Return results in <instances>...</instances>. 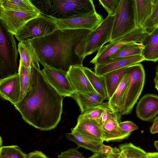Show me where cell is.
<instances>
[{"instance_id":"cell-31","label":"cell","mask_w":158,"mask_h":158,"mask_svg":"<svg viewBox=\"0 0 158 158\" xmlns=\"http://www.w3.org/2000/svg\"><path fill=\"white\" fill-rule=\"evenodd\" d=\"M0 158H27V155L16 145L0 147Z\"/></svg>"},{"instance_id":"cell-21","label":"cell","mask_w":158,"mask_h":158,"mask_svg":"<svg viewBox=\"0 0 158 158\" xmlns=\"http://www.w3.org/2000/svg\"><path fill=\"white\" fill-rule=\"evenodd\" d=\"M69 141L76 143L77 148L80 147L88 149L94 153L100 152L103 141H98L90 139L82 135L77 131L71 130V132L65 134Z\"/></svg>"},{"instance_id":"cell-3","label":"cell","mask_w":158,"mask_h":158,"mask_svg":"<svg viewBox=\"0 0 158 158\" xmlns=\"http://www.w3.org/2000/svg\"><path fill=\"white\" fill-rule=\"evenodd\" d=\"M0 79L18 73V50L14 35L0 23Z\"/></svg>"},{"instance_id":"cell-23","label":"cell","mask_w":158,"mask_h":158,"mask_svg":"<svg viewBox=\"0 0 158 158\" xmlns=\"http://www.w3.org/2000/svg\"><path fill=\"white\" fill-rule=\"evenodd\" d=\"M129 70L124 75L116 90L108 102L110 107L115 112L120 113L123 110V102L129 80Z\"/></svg>"},{"instance_id":"cell-27","label":"cell","mask_w":158,"mask_h":158,"mask_svg":"<svg viewBox=\"0 0 158 158\" xmlns=\"http://www.w3.org/2000/svg\"><path fill=\"white\" fill-rule=\"evenodd\" d=\"M85 73L95 90L105 100L107 99L106 85L103 76L97 75L90 69L84 67Z\"/></svg>"},{"instance_id":"cell-17","label":"cell","mask_w":158,"mask_h":158,"mask_svg":"<svg viewBox=\"0 0 158 158\" xmlns=\"http://www.w3.org/2000/svg\"><path fill=\"white\" fill-rule=\"evenodd\" d=\"M121 114L117 112L109 118L101 127L103 141L120 142L129 136L124 134L119 126Z\"/></svg>"},{"instance_id":"cell-42","label":"cell","mask_w":158,"mask_h":158,"mask_svg":"<svg viewBox=\"0 0 158 158\" xmlns=\"http://www.w3.org/2000/svg\"><path fill=\"white\" fill-rule=\"evenodd\" d=\"M156 76L154 79V82L155 84V88L158 91V73L156 72Z\"/></svg>"},{"instance_id":"cell-45","label":"cell","mask_w":158,"mask_h":158,"mask_svg":"<svg viewBox=\"0 0 158 158\" xmlns=\"http://www.w3.org/2000/svg\"><path fill=\"white\" fill-rule=\"evenodd\" d=\"M3 142V141L2 140V138L1 137H0V147L2 146V143Z\"/></svg>"},{"instance_id":"cell-29","label":"cell","mask_w":158,"mask_h":158,"mask_svg":"<svg viewBox=\"0 0 158 158\" xmlns=\"http://www.w3.org/2000/svg\"><path fill=\"white\" fill-rule=\"evenodd\" d=\"M118 148L126 158H148L147 152L131 143L120 144Z\"/></svg>"},{"instance_id":"cell-44","label":"cell","mask_w":158,"mask_h":158,"mask_svg":"<svg viewBox=\"0 0 158 158\" xmlns=\"http://www.w3.org/2000/svg\"><path fill=\"white\" fill-rule=\"evenodd\" d=\"M154 146L158 152V140H156L154 142Z\"/></svg>"},{"instance_id":"cell-16","label":"cell","mask_w":158,"mask_h":158,"mask_svg":"<svg viewBox=\"0 0 158 158\" xmlns=\"http://www.w3.org/2000/svg\"><path fill=\"white\" fill-rule=\"evenodd\" d=\"M21 86L18 73L0 79V95L14 106L18 103L21 94Z\"/></svg>"},{"instance_id":"cell-40","label":"cell","mask_w":158,"mask_h":158,"mask_svg":"<svg viewBox=\"0 0 158 158\" xmlns=\"http://www.w3.org/2000/svg\"><path fill=\"white\" fill-rule=\"evenodd\" d=\"M150 131L152 134L158 133V116L153 119L152 124L150 128Z\"/></svg>"},{"instance_id":"cell-1","label":"cell","mask_w":158,"mask_h":158,"mask_svg":"<svg viewBox=\"0 0 158 158\" xmlns=\"http://www.w3.org/2000/svg\"><path fill=\"white\" fill-rule=\"evenodd\" d=\"M64 98L48 82L40 66L32 65L27 91L14 106L30 125L50 131L56 127L60 120Z\"/></svg>"},{"instance_id":"cell-7","label":"cell","mask_w":158,"mask_h":158,"mask_svg":"<svg viewBox=\"0 0 158 158\" xmlns=\"http://www.w3.org/2000/svg\"><path fill=\"white\" fill-rule=\"evenodd\" d=\"M57 30L56 24L49 18L41 14L28 22L15 36L19 42L30 41L47 36Z\"/></svg>"},{"instance_id":"cell-8","label":"cell","mask_w":158,"mask_h":158,"mask_svg":"<svg viewBox=\"0 0 158 158\" xmlns=\"http://www.w3.org/2000/svg\"><path fill=\"white\" fill-rule=\"evenodd\" d=\"M46 16L56 24L58 30H60L87 29L92 31L104 20L102 16L96 11L65 19H58L50 16Z\"/></svg>"},{"instance_id":"cell-37","label":"cell","mask_w":158,"mask_h":158,"mask_svg":"<svg viewBox=\"0 0 158 158\" xmlns=\"http://www.w3.org/2000/svg\"><path fill=\"white\" fill-rule=\"evenodd\" d=\"M58 158H87L76 148H70L57 156Z\"/></svg>"},{"instance_id":"cell-12","label":"cell","mask_w":158,"mask_h":158,"mask_svg":"<svg viewBox=\"0 0 158 158\" xmlns=\"http://www.w3.org/2000/svg\"><path fill=\"white\" fill-rule=\"evenodd\" d=\"M41 72L48 82L62 96L70 97L74 93L67 78V72L44 64Z\"/></svg>"},{"instance_id":"cell-18","label":"cell","mask_w":158,"mask_h":158,"mask_svg":"<svg viewBox=\"0 0 158 158\" xmlns=\"http://www.w3.org/2000/svg\"><path fill=\"white\" fill-rule=\"evenodd\" d=\"M71 130L77 131L94 140L103 141L101 127L94 122L83 117L81 114L77 118L76 126Z\"/></svg>"},{"instance_id":"cell-11","label":"cell","mask_w":158,"mask_h":158,"mask_svg":"<svg viewBox=\"0 0 158 158\" xmlns=\"http://www.w3.org/2000/svg\"><path fill=\"white\" fill-rule=\"evenodd\" d=\"M40 15L39 12L7 10L0 8V23L7 31L15 35L28 22Z\"/></svg>"},{"instance_id":"cell-28","label":"cell","mask_w":158,"mask_h":158,"mask_svg":"<svg viewBox=\"0 0 158 158\" xmlns=\"http://www.w3.org/2000/svg\"><path fill=\"white\" fill-rule=\"evenodd\" d=\"M144 46L141 43L132 42L123 46L109 58H111L141 55Z\"/></svg>"},{"instance_id":"cell-24","label":"cell","mask_w":158,"mask_h":158,"mask_svg":"<svg viewBox=\"0 0 158 158\" xmlns=\"http://www.w3.org/2000/svg\"><path fill=\"white\" fill-rule=\"evenodd\" d=\"M130 66L111 71L102 76L105 82L108 100L112 96L124 76L130 69Z\"/></svg>"},{"instance_id":"cell-26","label":"cell","mask_w":158,"mask_h":158,"mask_svg":"<svg viewBox=\"0 0 158 158\" xmlns=\"http://www.w3.org/2000/svg\"><path fill=\"white\" fill-rule=\"evenodd\" d=\"M0 8L7 10L40 13L30 0H0Z\"/></svg>"},{"instance_id":"cell-46","label":"cell","mask_w":158,"mask_h":158,"mask_svg":"<svg viewBox=\"0 0 158 158\" xmlns=\"http://www.w3.org/2000/svg\"><path fill=\"white\" fill-rule=\"evenodd\" d=\"M156 72L158 73V64L157 65L156 67Z\"/></svg>"},{"instance_id":"cell-10","label":"cell","mask_w":158,"mask_h":158,"mask_svg":"<svg viewBox=\"0 0 158 158\" xmlns=\"http://www.w3.org/2000/svg\"><path fill=\"white\" fill-rule=\"evenodd\" d=\"M114 16L108 15L88 35L85 48V57L99 51L104 44L111 42Z\"/></svg>"},{"instance_id":"cell-32","label":"cell","mask_w":158,"mask_h":158,"mask_svg":"<svg viewBox=\"0 0 158 158\" xmlns=\"http://www.w3.org/2000/svg\"><path fill=\"white\" fill-rule=\"evenodd\" d=\"M142 28L150 34L158 28V0H155L151 14Z\"/></svg>"},{"instance_id":"cell-6","label":"cell","mask_w":158,"mask_h":158,"mask_svg":"<svg viewBox=\"0 0 158 158\" xmlns=\"http://www.w3.org/2000/svg\"><path fill=\"white\" fill-rule=\"evenodd\" d=\"M129 80L123 103L122 115L131 113L143 90L145 74L143 65L139 63L131 66L128 71Z\"/></svg>"},{"instance_id":"cell-38","label":"cell","mask_w":158,"mask_h":158,"mask_svg":"<svg viewBox=\"0 0 158 158\" xmlns=\"http://www.w3.org/2000/svg\"><path fill=\"white\" fill-rule=\"evenodd\" d=\"M117 112L114 111L108 104L99 120V123L101 127L107 119L113 116Z\"/></svg>"},{"instance_id":"cell-35","label":"cell","mask_w":158,"mask_h":158,"mask_svg":"<svg viewBox=\"0 0 158 158\" xmlns=\"http://www.w3.org/2000/svg\"><path fill=\"white\" fill-rule=\"evenodd\" d=\"M121 0H99L98 2L108 12V15L114 16Z\"/></svg>"},{"instance_id":"cell-2","label":"cell","mask_w":158,"mask_h":158,"mask_svg":"<svg viewBox=\"0 0 158 158\" xmlns=\"http://www.w3.org/2000/svg\"><path fill=\"white\" fill-rule=\"evenodd\" d=\"M91 31L87 29L57 30L30 42L41 64L67 72L72 66L83 65L86 39Z\"/></svg>"},{"instance_id":"cell-25","label":"cell","mask_w":158,"mask_h":158,"mask_svg":"<svg viewBox=\"0 0 158 158\" xmlns=\"http://www.w3.org/2000/svg\"><path fill=\"white\" fill-rule=\"evenodd\" d=\"M155 0H135V10L137 27H142L151 15Z\"/></svg>"},{"instance_id":"cell-9","label":"cell","mask_w":158,"mask_h":158,"mask_svg":"<svg viewBox=\"0 0 158 158\" xmlns=\"http://www.w3.org/2000/svg\"><path fill=\"white\" fill-rule=\"evenodd\" d=\"M149 34L143 28L137 27L127 34L103 46L90 63L95 64L109 58L127 43L132 42L141 43Z\"/></svg>"},{"instance_id":"cell-41","label":"cell","mask_w":158,"mask_h":158,"mask_svg":"<svg viewBox=\"0 0 158 158\" xmlns=\"http://www.w3.org/2000/svg\"><path fill=\"white\" fill-rule=\"evenodd\" d=\"M148 158H158V152L147 153Z\"/></svg>"},{"instance_id":"cell-19","label":"cell","mask_w":158,"mask_h":158,"mask_svg":"<svg viewBox=\"0 0 158 158\" xmlns=\"http://www.w3.org/2000/svg\"><path fill=\"white\" fill-rule=\"evenodd\" d=\"M71 98L78 105L81 114L99 106L105 100L96 91L89 93H74Z\"/></svg>"},{"instance_id":"cell-43","label":"cell","mask_w":158,"mask_h":158,"mask_svg":"<svg viewBox=\"0 0 158 158\" xmlns=\"http://www.w3.org/2000/svg\"><path fill=\"white\" fill-rule=\"evenodd\" d=\"M117 158H126L124 154L121 151L120 154Z\"/></svg>"},{"instance_id":"cell-4","label":"cell","mask_w":158,"mask_h":158,"mask_svg":"<svg viewBox=\"0 0 158 158\" xmlns=\"http://www.w3.org/2000/svg\"><path fill=\"white\" fill-rule=\"evenodd\" d=\"M136 28L135 0H121L114 15L110 42Z\"/></svg>"},{"instance_id":"cell-33","label":"cell","mask_w":158,"mask_h":158,"mask_svg":"<svg viewBox=\"0 0 158 158\" xmlns=\"http://www.w3.org/2000/svg\"><path fill=\"white\" fill-rule=\"evenodd\" d=\"M120 152L118 148H113L103 143L100 152L94 153L92 156L88 158H117Z\"/></svg>"},{"instance_id":"cell-34","label":"cell","mask_w":158,"mask_h":158,"mask_svg":"<svg viewBox=\"0 0 158 158\" xmlns=\"http://www.w3.org/2000/svg\"><path fill=\"white\" fill-rule=\"evenodd\" d=\"M108 104V102H103L99 106L81 114L83 117L94 122L100 127L99 123L100 119Z\"/></svg>"},{"instance_id":"cell-22","label":"cell","mask_w":158,"mask_h":158,"mask_svg":"<svg viewBox=\"0 0 158 158\" xmlns=\"http://www.w3.org/2000/svg\"><path fill=\"white\" fill-rule=\"evenodd\" d=\"M144 46L141 55L145 60L158 62V28L141 43Z\"/></svg>"},{"instance_id":"cell-30","label":"cell","mask_w":158,"mask_h":158,"mask_svg":"<svg viewBox=\"0 0 158 158\" xmlns=\"http://www.w3.org/2000/svg\"><path fill=\"white\" fill-rule=\"evenodd\" d=\"M18 71L19 75L21 89L19 100L20 101L25 96L30 85L31 76V68H27L19 62Z\"/></svg>"},{"instance_id":"cell-14","label":"cell","mask_w":158,"mask_h":158,"mask_svg":"<svg viewBox=\"0 0 158 158\" xmlns=\"http://www.w3.org/2000/svg\"><path fill=\"white\" fill-rule=\"evenodd\" d=\"M67 77L74 93H89L95 91L85 73L83 65L71 66Z\"/></svg>"},{"instance_id":"cell-5","label":"cell","mask_w":158,"mask_h":158,"mask_svg":"<svg viewBox=\"0 0 158 158\" xmlns=\"http://www.w3.org/2000/svg\"><path fill=\"white\" fill-rule=\"evenodd\" d=\"M92 0H51L48 15L58 19L96 12Z\"/></svg>"},{"instance_id":"cell-15","label":"cell","mask_w":158,"mask_h":158,"mask_svg":"<svg viewBox=\"0 0 158 158\" xmlns=\"http://www.w3.org/2000/svg\"><path fill=\"white\" fill-rule=\"evenodd\" d=\"M136 114L142 121H152L158 114V95L147 94L143 96L137 104Z\"/></svg>"},{"instance_id":"cell-36","label":"cell","mask_w":158,"mask_h":158,"mask_svg":"<svg viewBox=\"0 0 158 158\" xmlns=\"http://www.w3.org/2000/svg\"><path fill=\"white\" fill-rule=\"evenodd\" d=\"M119 126L124 134L129 136L131 132L137 130L139 128L136 124L131 121L121 122L119 123Z\"/></svg>"},{"instance_id":"cell-20","label":"cell","mask_w":158,"mask_h":158,"mask_svg":"<svg viewBox=\"0 0 158 158\" xmlns=\"http://www.w3.org/2000/svg\"><path fill=\"white\" fill-rule=\"evenodd\" d=\"M18 50L20 56V62L23 66L30 68L32 65L40 66V59L35 49L30 41L19 42Z\"/></svg>"},{"instance_id":"cell-39","label":"cell","mask_w":158,"mask_h":158,"mask_svg":"<svg viewBox=\"0 0 158 158\" xmlns=\"http://www.w3.org/2000/svg\"><path fill=\"white\" fill-rule=\"evenodd\" d=\"M27 158H49L41 152L35 151L29 153Z\"/></svg>"},{"instance_id":"cell-13","label":"cell","mask_w":158,"mask_h":158,"mask_svg":"<svg viewBox=\"0 0 158 158\" xmlns=\"http://www.w3.org/2000/svg\"><path fill=\"white\" fill-rule=\"evenodd\" d=\"M145 61L142 55L104 59L95 64L94 72L97 75L102 76L111 71L131 66Z\"/></svg>"}]
</instances>
